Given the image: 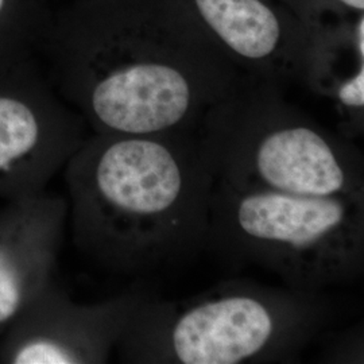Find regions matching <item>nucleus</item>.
I'll list each match as a JSON object with an SVG mask.
<instances>
[{
	"mask_svg": "<svg viewBox=\"0 0 364 364\" xmlns=\"http://www.w3.org/2000/svg\"><path fill=\"white\" fill-rule=\"evenodd\" d=\"M208 248L287 287L326 291L364 273V162L352 139L245 78L203 117Z\"/></svg>",
	"mask_w": 364,
	"mask_h": 364,
	"instance_id": "1",
	"label": "nucleus"
},
{
	"mask_svg": "<svg viewBox=\"0 0 364 364\" xmlns=\"http://www.w3.org/2000/svg\"><path fill=\"white\" fill-rule=\"evenodd\" d=\"M77 240L119 273L185 266L208 250L209 173L197 132L102 135L69 161Z\"/></svg>",
	"mask_w": 364,
	"mask_h": 364,
	"instance_id": "2",
	"label": "nucleus"
},
{
	"mask_svg": "<svg viewBox=\"0 0 364 364\" xmlns=\"http://www.w3.org/2000/svg\"><path fill=\"white\" fill-rule=\"evenodd\" d=\"M323 294L250 279L224 281L188 299L151 294L117 346L132 363H290L331 318Z\"/></svg>",
	"mask_w": 364,
	"mask_h": 364,
	"instance_id": "3",
	"label": "nucleus"
},
{
	"mask_svg": "<svg viewBox=\"0 0 364 364\" xmlns=\"http://www.w3.org/2000/svg\"><path fill=\"white\" fill-rule=\"evenodd\" d=\"M216 50L242 77L279 87L305 82L326 50L305 0H180Z\"/></svg>",
	"mask_w": 364,
	"mask_h": 364,
	"instance_id": "4",
	"label": "nucleus"
},
{
	"mask_svg": "<svg viewBox=\"0 0 364 364\" xmlns=\"http://www.w3.org/2000/svg\"><path fill=\"white\" fill-rule=\"evenodd\" d=\"M39 141L37 119L27 105L0 97V171L27 156Z\"/></svg>",
	"mask_w": 364,
	"mask_h": 364,
	"instance_id": "5",
	"label": "nucleus"
},
{
	"mask_svg": "<svg viewBox=\"0 0 364 364\" xmlns=\"http://www.w3.org/2000/svg\"><path fill=\"white\" fill-rule=\"evenodd\" d=\"M23 279L13 255L0 247V324L10 320L22 305Z\"/></svg>",
	"mask_w": 364,
	"mask_h": 364,
	"instance_id": "6",
	"label": "nucleus"
},
{
	"mask_svg": "<svg viewBox=\"0 0 364 364\" xmlns=\"http://www.w3.org/2000/svg\"><path fill=\"white\" fill-rule=\"evenodd\" d=\"M13 363L72 364L76 363V359L63 346L49 338H45L23 346L15 353Z\"/></svg>",
	"mask_w": 364,
	"mask_h": 364,
	"instance_id": "7",
	"label": "nucleus"
},
{
	"mask_svg": "<svg viewBox=\"0 0 364 364\" xmlns=\"http://www.w3.org/2000/svg\"><path fill=\"white\" fill-rule=\"evenodd\" d=\"M335 1L355 13H363L364 11V0H335Z\"/></svg>",
	"mask_w": 364,
	"mask_h": 364,
	"instance_id": "8",
	"label": "nucleus"
},
{
	"mask_svg": "<svg viewBox=\"0 0 364 364\" xmlns=\"http://www.w3.org/2000/svg\"><path fill=\"white\" fill-rule=\"evenodd\" d=\"M1 6H3V0H0V9H1Z\"/></svg>",
	"mask_w": 364,
	"mask_h": 364,
	"instance_id": "9",
	"label": "nucleus"
}]
</instances>
